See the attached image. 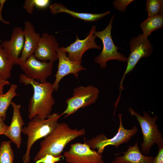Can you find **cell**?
Here are the masks:
<instances>
[{"label": "cell", "mask_w": 163, "mask_h": 163, "mask_svg": "<svg viewBox=\"0 0 163 163\" xmlns=\"http://www.w3.org/2000/svg\"><path fill=\"white\" fill-rule=\"evenodd\" d=\"M86 134L84 129H72L65 122L58 123L55 129L40 143V148L35 156V162L46 155L55 157L62 155V153L71 141Z\"/></svg>", "instance_id": "7a4b0ae2"}, {"label": "cell", "mask_w": 163, "mask_h": 163, "mask_svg": "<svg viewBox=\"0 0 163 163\" xmlns=\"http://www.w3.org/2000/svg\"><path fill=\"white\" fill-rule=\"evenodd\" d=\"M133 0H116L113 2L114 8L120 11L124 12L125 11L127 7Z\"/></svg>", "instance_id": "cb8c5ba5"}, {"label": "cell", "mask_w": 163, "mask_h": 163, "mask_svg": "<svg viewBox=\"0 0 163 163\" xmlns=\"http://www.w3.org/2000/svg\"><path fill=\"white\" fill-rule=\"evenodd\" d=\"M34 7L35 0H26L25 1L23 8L30 14L32 13Z\"/></svg>", "instance_id": "484cf974"}, {"label": "cell", "mask_w": 163, "mask_h": 163, "mask_svg": "<svg viewBox=\"0 0 163 163\" xmlns=\"http://www.w3.org/2000/svg\"><path fill=\"white\" fill-rule=\"evenodd\" d=\"M96 26L93 25L87 36L84 39L80 40L77 34L75 41L66 47L61 46L59 48L66 53L67 56L72 60L75 62H82V56L87 50L91 49L100 50L101 47L98 45L95 41L96 37L94 33Z\"/></svg>", "instance_id": "8fae6325"}, {"label": "cell", "mask_w": 163, "mask_h": 163, "mask_svg": "<svg viewBox=\"0 0 163 163\" xmlns=\"http://www.w3.org/2000/svg\"><path fill=\"white\" fill-rule=\"evenodd\" d=\"M50 1L49 0H35V7L39 8H45L50 4Z\"/></svg>", "instance_id": "83f0119b"}, {"label": "cell", "mask_w": 163, "mask_h": 163, "mask_svg": "<svg viewBox=\"0 0 163 163\" xmlns=\"http://www.w3.org/2000/svg\"><path fill=\"white\" fill-rule=\"evenodd\" d=\"M130 53L127 58V65L120 83L119 96L123 90V83L126 76L135 68L139 61L142 58L148 57L152 54L153 46L148 37L140 34L132 38L129 42Z\"/></svg>", "instance_id": "8992f818"}, {"label": "cell", "mask_w": 163, "mask_h": 163, "mask_svg": "<svg viewBox=\"0 0 163 163\" xmlns=\"http://www.w3.org/2000/svg\"><path fill=\"white\" fill-rule=\"evenodd\" d=\"M128 110L132 115L136 117L141 129L143 136L141 144L142 153L148 155L155 143L158 146L163 145L162 133L155 123L158 119L157 116L152 117L146 112L143 111V116H142L131 108Z\"/></svg>", "instance_id": "277c9868"}, {"label": "cell", "mask_w": 163, "mask_h": 163, "mask_svg": "<svg viewBox=\"0 0 163 163\" xmlns=\"http://www.w3.org/2000/svg\"><path fill=\"white\" fill-rule=\"evenodd\" d=\"M58 63L57 72L55 76V79L52 85L54 90L57 91L59 83L61 80L66 76L73 74L77 79L79 73L86 69L81 65L82 62H75L71 60L66 53L59 47L57 50Z\"/></svg>", "instance_id": "7c38bea8"}, {"label": "cell", "mask_w": 163, "mask_h": 163, "mask_svg": "<svg viewBox=\"0 0 163 163\" xmlns=\"http://www.w3.org/2000/svg\"><path fill=\"white\" fill-rule=\"evenodd\" d=\"M14 65L0 43V74L5 80H7L11 77Z\"/></svg>", "instance_id": "44dd1931"}, {"label": "cell", "mask_w": 163, "mask_h": 163, "mask_svg": "<svg viewBox=\"0 0 163 163\" xmlns=\"http://www.w3.org/2000/svg\"><path fill=\"white\" fill-rule=\"evenodd\" d=\"M17 88L16 84H11L6 93L0 94V117H2L4 120L6 118L7 110L11 104L12 99L19 95L16 92Z\"/></svg>", "instance_id": "ffe728a7"}, {"label": "cell", "mask_w": 163, "mask_h": 163, "mask_svg": "<svg viewBox=\"0 0 163 163\" xmlns=\"http://www.w3.org/2000/svg\"><path fill=\"white\" fill-rule=\"evenodd\" d=\"M11 104L13 109V116L11 123L4 135L9 138L18 148H19L21 144V134L25 123L20 111L21 105L13 101Z\"/></svg>", "instance_id": "2e32d148"}, {"label": "cell", "mask_w": 163, "mask_h": 163, "mask_svg": "<svg viewBox=\"0 0 163 163\" xmlns=\"http://www.w3.org/2000/svg\"><path fill=\"white\" fill-rule=\"evenodd\" d=\"M123 156L116 157L111 163H150L154 158L142 154L139 149L137 141L134 145H130L123 152Z\"/></svg>", "instance_id": "e0dca14e"}, {"label": "cell", "mask_w": 163, "mask_h": 163, "mask_svg": "<svg viewBox=\"0 0 163 163\" xmlns=\"http://www.w3.org/2000/svg\"><path fill=\"white\" fill-rule=\"evenodd\" d=\"M61 116L58 113L51 114L44 119L35 116L27 126L23 128L22 133L27 137L26 151L23 157V163H29L30 153L32 146L37 141L45 138L51 133L57 126Z\"/></svg>", "instance_id": "3957f363"}, {"label": "cell", "mask_w": 163, "mask_h": 163, "mask_svg": "<svg viewBox=\"0 0 163 163\" xmlns=\"http://www.w3.org/2000/svg\"><path fill=\"white\" fill-rule=\"evenodd\" d=\"M63 156L68 163H104L101 155L91 149L85 142L71 144Z\"/></svg>", "instance_id": "9c48e42d"}, {"label": "cell", "mask_w": 163, "mask_h": 163, "mask_svg": "<svg viewBox=\"0 0 163 163\" xmlns=\"http://www.w3.org/2000/svg\"><path fill=\"white\" fill-rule=\"evenodd\" d=\"M9 140L2 141L0 145V163H13L14 154Z\"/></svg>", "instance_id": "7402d4cb"}, {"label": "cell", "mask_w": 163, "mask_h": 163, "mask_svg": "<svg viewBox=\"0 0 163 163\" xmlns=\"http://www.w3.org/2000/svg\"><path fill=\"white\" fill-rule=\"evenodd\" d=\"M20 82L25 85H30L34 93L29 101L28 117L30 120L35 116L46 119L51 114L55 104L53 93L54 90L52 84L46 82L41 83L29 78L24 74L20 75Z\"/></svg>", "instance_id": "6da1fadb"}, {"label": "cell", "mask_w": 163, "mask_h": 163, "mask_svg": "<svg viewBox=\"0 0 163 163\" xmlns=\"http://www.w3.org/2000/svg\"><path fill=\"white\" fill-rule=\"evenodd\" d=\"M4 121L2 117H0V135H5L8 127Z\"/></svg>", "instance_id": "f1b7e54d"}, {"label": "cell", "mask_w": 163, "mask_h": 163, "mask_svg": "<svg viewBox=\"0 0 163 163\" xmlns=\"http://www.w3.org/2000/svg\"><path fill=\"white\" fill-rule=\"evenodd\" d=\"M59 43L56 37L46 32L42 34L34 55L41 61L54 62L58 59Z\"/></svg>", "instance_id": "4fadbf2b"}, {"label": "cell", "mask_w": 163, "mask_h": 163, "mask_svg": "<svg viewBox=\"0 0 163 163\" xmlns=\"http://www.w3.org/2000/svg\"><path fill=\"white\" fill-rule=\"evenodd\" d=\"M10 84V82L5 80L0 74V94H3V89L4 86Z\"/></svg>", "instance_id": "f546056e"}, {"label": "cell", "mask_w": 163, "mask_h": 163, "mask_svg": "<svg viewBox=\"0 0 163 163\" xmlns=\"http://www.w3.org/2000/svg\"><path fill=\"white\" fill-rule=\"evenodd\" d=\"M62 155L55 157L52 155H46L43 158L35 162V163H55L61 160Z\"/></svg>", "instance_id": "d4e9b609"}, {"label": "cell", "mask_w": 163, "mask_h": 163, "mask_svg": "<svg viewBox=\"0 0 163 163\" xmlns=\"http://www.w3.org/2000/svg\"><path fill=\"white\" fill-rule=\"evenodd\" d=\"M143 34L148 37L154 30L163 27V13L148 17L140 24Z\"/></svg>", "instance_id": "d6986e66"}, {"label": "cell", "mask_w": 163, "mask_h": 163, "mask_svg": "<svg viewBox=\"0 0 163 163\" xmlns=\"http://www.w3.org/2000/svg\"><path fill=\"white\" fill-rule=\"evenodd\" d=\"M122 116L121 113L118 115L119 126L117 134L113 137L108 138L102 133L85 142L91 149H97V152L101 154L106 146L113 145L117 149L121 144L128 142L132 137L136 135L138 131L137 127L134 126L131 129H126L122 124Z\"/></svg>", "instance_id": "52a82bcc"}, {"label": "cell", "mask_w": 163, "mask_h": 163, "mask_svg": "<svg viewBox=\"0 0 163 163\" xmlns=\"http://www.w3.org/2000/svg\"><path fill=\"white\" fill-rule=\"evenodd\" d=\"M24 43L23 30L21 27L14 28L10 39L5 40L1 45L10 61L14 64L18 65L19 56L21 53Z\"/></svg>", "instance_id": "5bb4252c"}, {"label": "cell", "mask_w": 163, "mask_h": 163, "mask_svg": "<svg viewBox=\"0 0 163 163\" xmlns=\"http://www.w3.org/2000/svg\"><path fill=\"white\" fill-rule=\"evenodd\" d=\"M54 64L51 62L39 60L34 54L19 66L28 77L44 83L52 74Z\"/></svg>", "instance_id": "30bf717a"}, {"label": "cell", "mask_w": 163, "mask_h": 163, "mask_svg": "<svg viewBox=\"0 0 163 163\" xmlns=\"http://www.w3.org/2000/svg\"><path fill=\"white\" fill-rule=\"evenodd\" d=\"M6 1L5 0H0V21H2L4 24H9V22L4 20L2 16V7Z\"/></svg>", "instance_id": "4dcf8cb0"}, {"label": "cell", "mask_w": 163, "mask_h": 163, "mask_svg": "<svg viewBox=\"0 0 163 163\" xmlns=\"http://www.w3.org/2000/svg\"><path fill=\"white\" fill-rule=\"evenodd\" d=\"M23 32L24 43L18 65L34 54L40 38V34L35 31L33 24L29 21L25 22Z\"/></svg>", "instance_id": "9a60e30c"}, {"label": "cell", "mask_w": 163, "mask_h": 163, "mask_svg": "<svg viewBox=\"0 0 163 163\" xmlns=\"http://www.w3.org/2000/svg\"><path fill=\"white\" fill-rule=\"evenodd\" d=\"M50 7L51 12L53 14L65 13L69 14L74 18L88 22L96 21L107 16L110 12V11L100 14L78 12L71 10L63 5L58 3L53 4L50 5Z\"/></svg>", "instance_id": "ac0fdd59"}, {"label": "cell", "mask_w": 163, "mask_h": 163, "mask_svg": "<svg viewBox=\"0 0 163 163\" xmlns=\"http://www.w3.org/2000/svg\"><path fill=\"white\" fill-rule=\"evenodd\" d=\"M99 94L98 88L92 85L79 86L73 90L72 96L66 101L67 107L60 114L65 117L75 113L82 108H84L95 103Z\"/></svg>", "instance_id": "ba28073f"}, {"label": "cell", "mask_w": 163, "mask_h": 163, "mask_svg": "<svg viewBox=\"0 0 163 163\" xmlns=\"http://www.w3.org/2000/svg\"><path fill=\"white\" fill-rule=\"evenodd\" d=\"M114 17L115 15H113L104 29L99 31L96 30L94 33L96 37L101 40L103 45L101 52L94 59V62L98 64L101 69L105 68L107 66V62L110 60H115L123 62H127V58L118 51L119 48L115 45L112 38V24Z\"/></svg>", "instance_id": "5b68a950"}, {"label": "cell", "mask_w": 163, "mask_h": 163, "mask_svg": "<svg viewBox=\"0 0 163 163\" xmlns=\"http://www.w3.org/2000/svg\"><path fill=\"white\" fill-rule=\"evenodd\" d=\"M158 148L157 155L150 163H163V145L158 146Z\"/></svg>", "instance_id": "4316f807"}, {"label": "cell", "mask_w": 163, "mask_h": 163, "mask_svg": "<svg viewBox=\"0 0 163 163\" xmlns=\"http://www.w3.org/2000/svg\"><path fill=\"white\" fill-rule=\"evenodd\" d=\"M146 6V10L148 12V17L163 13L162 0H148Z\"/></svg>", "instance_id": "603a6c76"}]
</instances>
